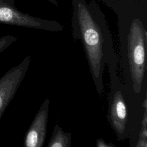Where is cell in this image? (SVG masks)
I'll return each mask as SVG.
<instances>
[{"instance_id":"6da1fadb","label":"cell","mask_w":147,"mask_h":147,"mask_svg":"<svg viewBox=\"0 0 147 147\" xmlns=\"http://www.w3.org/2000/svg\"><path fill=\"white\" fill-rule=\"evenodd\" d=\"M72 37L81 41L99 94L107 55L113 52L112 37L105 14L95 0H72Z\"/></svg>"},{"instance_id":"7a4b0ae2","label":"cell","mask_w":147,"mask_h":147,"mask_svg":"<svg viewBox=\"0 0 147 147\" xmlns=\"http://www.w3.org/2000/svg\"><path fill=\"white\" fill-rule=\"evenodd\" d=\"M147 31L142 21L134 19L127 34V56L134 91L140 92L146 65Z\"/></svg>"},{"instance_id":"3957f363","label":"cell","mask_w":147,"mask_h":147,"mask_svg":"<svg viewBox=\"0 0 147 147\" xmlns=\"http://www.w3.org/2000/svg\"><path fill=\"white\" fill-rule=\"evenodd\" d=\"M0 24L52 32L64 29L58 21L36 17L20 11L14 5V0H0Z\"/></svg>"},{"instance_id":"277c9868","label":"cell","mask_w":147,"mask_h":147,"mask_svg":"<svg viewBox=\"0 0 147 147\" xmlns=\"http://www.w3.org/2000/svg\"><path fill=\"white\" fill-rule=\"evenodd\" d=\"M30 56L8 70L0 78V119L17 91L28 69Z\"/></svg>"},{"instance_id":"5b68a950","label":"cell","mask_w":147,"mask_h":147,"mask_svg":"<svg viewBox=\"0 0 147 147\" xmlns=\"http://www.w3.org/2000/svg\"><path fill=\"white\" fill-rule=\"evenodd\" d=\"M49 101L46 99L29 127L24 141V147H42L47 133Z\"/></svg>"},{"instance_id":"8992f818","label":"cell","mask_w":147,"mask_h":147,"mask_svg":"<svg viewBox=\"0 0 147 147\" xmlns=\"http://www.w3.org/2000/svg\"><path fill=\"white\" fill-rule=\"evenodd\" d=\"M111 125L119 138L126 130L127 111L124 98L120 91L114 94L110 109Z\"/></svg>"},{"instance_id":"52a82bcc","label":"cell","mask_w":147,"mask_h":147,"mask_svg":"<svg viewBox=\"0 0 147 147\" xmlns=\"http://www.w3.org/2000/svg\"><path fill=\"white\" fill-rule=\"evenodd\" d=\"M144 114L141 121V127L139 134L138 142L135 147H141L147 143V99L145 96L142 103Z\"/></svg>"},{"instance_id":"ba28073f","label":"cell","mask_w":147,"mask_h":147,"mask_svg":"<svg viewBox=\"0 0 147 147\" xmlns=\"http://www.w3.org/2000/svg\"><path fill=\"white\" fill-rule=\"evenodd\" d=\"M17 39V37L10 35L2 36L0 37V53L13 42H16Z\"/></svg>"},{"instance_id":"9c48e42d","label":"cell","mask_w":147,"mask_h":147,"mask_svg":"<svg viewBox=\"0 0 147 147\" xmlns=\"http://www.w3.org/2000/svg\"><path fill=\"white\" fill-rule=\"evenodd\" d=\"M96 147H115V146L112 144L106 143L102 139H98L96 142Z\"/></svg>"},{"instance_id":"30bf717a","label":"cell","mask_w":147,"mask_h":147,"mask_svg":"<svg viewBox=\"0 0 147 147\" xmlns=\"http://www.w3.org/2000/svg\"><path fill=\"white\" fill-rule=\"evenodd\" d=\"M47 1H49V2L52 3L53 5H55V6H58V3H57V2L56 0H47Z\"/></svg>"}]
</instances>
